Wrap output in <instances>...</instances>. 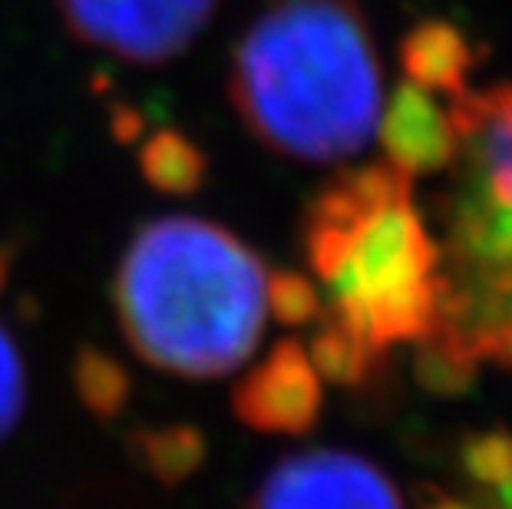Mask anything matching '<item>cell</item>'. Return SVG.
Instances as JSON below:
<instances>
[{
  "label": "cell",
  "mask_w": 512,
  "mask_h": 509,
  "mask_svg": "<svg viewBox=\"0 0 512 509\" xmlns=\"http://www.w3.org/2000/svg\"><path fill=\"white\" fill-rule=\"evenodd\" d=\"M228 100L265 149L301 162L347 159L374 139L380 60L354 0H275L228 63Z\"/></svg>",
  "instance_id": "cell-1"
},
{
  "label": "cell",
  "mask_w": 512,
  "mask_h": 509,
  "mask_svg": "<svg viewBox=\"0 0 512 509\" xmlns=\"http://www.w3.org/2000/svg\"><path fill=\"white\" fill-rule=\"evenodd\" d=\"M113 298L119 328L146 364L209 381L238 371L258 351L268 268L222 225L166 215L126 245Z\"/></svg>",
  "instance_id": "cell-2"
},
{
  "label": "cell",
  "mask_w": 512,
  "mask_h": 509,
  "mask_svg": "<svg viewBox=\"0 0 512 509\" xmlns=\"http://www.w3.org/2000/svg\"><path fill=\"white\" fill-rule=\"evenodd\" d=\"M304 255L328 288V321L377 357L440 328L443 248L413 205V179L390 162L344 172L314 196Z\"/></svg>",
  "instance_id": "cell-3"
},
{
  "label": "cell",
  "mask_w": 512,
  "mask_h": 509,
  "mask_svg": "<svg viewBox=\"0 0 512 509\" xmlns=\"http://www.w3.org/2000/svg\"><path fill=\"white\" fill-rule=\"evenodd\" d=\"M456 202L443 298L470 295L512 278V83L453 96Z\"/></svg>",
  "instance_id": "cell-4"
},
{
  "label": "cell",
  "mask_w": 512,
  "mask_h": 509,
  "mask_svg": "<svg viewBox=\"0 0 512 509\" xmlns=\"http://www.w3.org/2000/svg\"><path fill=\"white\" fill-rule=\"evenodd\" d=\"M70 34L139 67L182 57L212 24L219 0H53Z\"/></svg>",
  "instance_id": "cell-5"
},
{
  "label": "cell",
  "mask_w": 512,
  "mask_h": 509,
  "mask_svg": "<svg viewBox=\"0 0 512 509\" xmlns=\"http://www.w3.org/2000/svg\"><path fill=\"white\" fill-rule=\"evenodd\" d=\"M252 509H403L397 490L374 463L347 450L294 453L271 467Z\"/></svg>",
  "instance_id": "cell-6"
},
{
  "label": "cell",
  "mask_w": 512,
  "mask_h": 509,
  "mask_svg": "<svg viewBox=\"0 0 512 509\" xmlns=\"http://www.w3.org/2000/svg\"><path fill=\"white\" fill-rule=\"evenodd\" d=\"M232 410L261 433H308L321 414V374L298 341H281L232 394Z\"/></svg>",
  "instance_id": "cell-7"
},
{
  "label": "cell",
  "mask_w": 512,
  "mask_h": 509,
  "mask_svg": "<svg viewBox=\"0 0 512 509\" xmlns=\"http://www.w3.org/2000/svg\"><path fill=\"white\" fill-rule=\"evenodd\" d=\"M377 129L387 162L410 179L453 166L456 146H460L450 110H443L423 86L410 80L394 90Z\"/></svg>",
  "instance_id": "cell-8"
},
{
  "label": "cell",
  "mask_w": 512,
  "mask_h": 509,
  "mask_svg": "<svg viewBox=\"0 0 512 509\" xmlns=\"http://www.w3.org/2000/svg\"><path fill=\"white\" fill-rule=\"evenodd\" d=\"M423 344L450 357L463 374L479 361L512 367V278L470 295L443 298L440 328Z\"/></svg>",
  "instance_id": "cell-9"
},
{
  "label": "cell",
  "mask_w": 512,
  "mask_h": 509,
  "mask_svg": "<svg viewBox=\"0 0 512 509\" xmlns=\"http://www.w3.org/2000/svg\"><path fill=\"white\" fill-rule=\"evenodd\" d=\"M473 63L476 53L470 40L450 20H423L400 40L403 77L423 86L427 93H466L470 90L466 80H470Z\"/></svg>",
  "instance_id": "cell-10"
},
{
  "label": "cell",
  "mask_w": 512,
  "mask_h": 509,
  "mask_svg": "<svg viewBox=\"0 0 512 509\" xmlns=\"http://www.w3.org/2000/svg\"><path fill=\"white\" fill-rule=\"evenodd\" d=\"M139 172H143V179L156 192H162V196L182 199L205 186L209 156L182 129L166 126L143 139V146H139Z\"/></svg>",
  "instance_id": "cell-11"
},
{
  "label": "cell",
  "mask_w": 512,
  "mask_h": 509,
  "mask_svg": "<svg viewBox=\"0 0 512 509\" xmlns=\"http://www.w3.org/2000/svg\"><path fill=\"white\" fill-rule=\"evenodd\" d=\"M136 463L152 480L176 486L202 467L205 460V437L189 424H172L156 430H136L129 440Z\"/></svg>",
  "instance_id": "cell-12"
},
{
  "label": "cell",
  "mask_w": 512,
  "mask_h": 509,
  "mask_svg": "<svg viewBox=\"0 0 512 509\" xmlns=\"http://www.w3.org/2000/svg\"><path fill=\"white\" fill-rule=\"evenodd\" d=\"M73 387L76 397L93 417L113 420L129 404V374L113 354L83 348L73 361Z\"/></svg>",
  "instance_id": "cell-13"
},
{
  "label": "cell",
  "mask_w": 512,
  "mask_h": 509,
  "mask_svg": "<svg viewBox=\"0 0 512 509\" xmlns=\"http://www.w3.org/2000/svg\"><path fill=\"white\" fill-rule=\"evenodd\" d=\"M308 357L324 381L331 384H361L370 377V371L377 367L380 357L374 351H367L354 334H347L341 324L324 321L321 331L314 334V341L308 344Z\"/></svg>",
  "instance_id": "cell-14"
},
{
  "label": "cell",
  "mask_w": 512,
  "mask_h": 509,
  "mask_svg": "<svg viewBox=\"0 0 512 509\" xmlns=\"http://www.w3.org/2000/svg\"><path fill=\"white\" fill-rule=\"evenodd\" d=\"M268 314L281 324H308L321 314V295L298 272L268 275Z\"/></svg>",
  "instance_id": "cell-15"
},
{
  "label": "cell",
  "mask_w": 512,
  "mask_h": 509,
  "mask_svg": "<svg viewBox=\"0 0 512 509\" xmlns=\"http://www.w3.org/2000/svg\"><path fill=\"white\" fill-rule=\"evenodd\" d=\"M24 397V361H20V351L14 348V338L0 328V440L17 427L20 414H24Z\"/></svg>",
  "instance_id": "cell-16"
},
{
  "label": "cell",
  "mask_w": 512,
  "mask_h": 509,
  "mask_svg": "<svg viewBox=\"0 0 512 509\" xmlns=\"http://www.w3.org/2000/svg\"><path fill=\"white\" fill-rule=\"evenodd\" d=\"M466 467L489 486H496L499 480H506L512 473V437L506 433H486V437L473 440L466 447Z\"/></svg>",
  "instance_id": "cell-17"
},
{
  "label": "cell",
  "mask_w": 512,
  "mask_h": 509,
  "mask_svg": "<svg viewBox=\"0 0 512 509\" xmlns=\"http://www.w3.org/2000/svg\"><path fill=\"white\" fill-rule=\"evenodd\" d=\"M110 129L116 143H136V139L146 136V116L129 103H116L110 110Z\"/></svg>",
  "instance_id": "cell-18"
},
{
  "label": "cell",
  "mask_w": 512,
  "mask_h": 509,
  "mask_svg": "<svg viewBox=\"0 0 512 509\" xmlns=\"http://www.w3.org/2000/svg\"><path fill=\"white\" fill-rule=\"evenodd\" d=\"M427 509H473V506H466V503H456V500H433Z\"/></svg>",
  "instance_id": "cell-19"
},
{
  "label": "cell",
  "mask_w": 512,
  "mask_h": 509,
  "mask_svg": "<svg viewBox=\"0 0 512 509\" xmlns=\"http://www.w3.org/2000/svg\"><path fill=\"white\" fill-rule=\"evenodd\" d=\"M7 272H10V258H7L4 248H0V291H4V285H7Z\"/></svg>",
  "instance_id": "cell-20"
}]
</instances>
